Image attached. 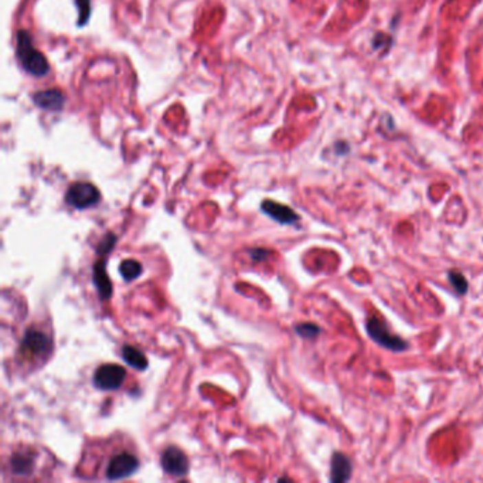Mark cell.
<instances>
[{
	"label": "cell",
	"instance_id": "obj_3",
	"mask_svg": "<svg viewBox=\"0 0 483 483\" xmlns=\"http://www.w3.org/2000/svg\"><path fill=\"white\" fill-rule=\"evenodd\" d=\"M17 58L25 70L34 77H44L50 71V64L37 49L33 47L32 38L26 30L17 32Z\"/></svg>",
	"mask_w": 483,
	"mask_h": 483
},
{
	"label": "cell",
	"instance_id": "obj_16",
	"mask_svg": "<svg viewBox=\"0 0 483 483\" xmlns=\"http://www.w3.org/2000/svg\"><path fill=\"white\" fill-rule=\"evenodd\" d=\"M78 8V26H85L91 17V0H76Z\"/></svg>",
	"mask_w": 483,
	"mask_h": 483
},
{
	"label": "cell",
	"instance_id": "obj_11",
	"mask_svg": "<svg viewBox=\"0 0 483 483\" xmlns=\"http://www.w3.org/2000/svg\"><path fill=\"white\" fill-rule=\"evenodd\" d=\"M352 472L353 467L350 459L341 452L333 453L330 462V480L335 483L348 482L352 478Z\"/></svg>",
	"mask_w": 483,
	"mask_h": 483
},
{
	"label": "cell",
	"instance_id": "obj_14",
	"mask_svg": "<svg viewBox=\"0 0 483 483\" xmlns=\"http://www.w3.org/2000/svg\"><path fill=\"white\" fill-rule=\"evenodd\" d=\"M120 272L125 281H133L142 273V265L135 260H125L121 262Z\"/></svg>",
	"mask_w": 483,
	"mask_h": 483
},
{
	"label": "cell",
	"instance_id": "obj_13",
	"mask_svg": "<svg viewBox=\"0 0 483 483\" xmlns=\"http://www.w3.org/2000/svg\"><path fill=\"white\" fill-rule=\"evenodd\" d=\"M122 357L129 366H132L133 369H136V370H145L148 367L146 356L139 349L129 346V344H126V346L122 348Z\"/></svg>",
	"mask_w": 483,
	"mask_h": 483
},
{
	"label": "cell",
	"instance_id": "obj_9",
	"mask_svg": "<svg viewBox=\"0 0 483 483\" xmlns=\"http://www.w3.org/2000/svg\"><path fill=\"white\" fill-rule=\"evenodd\" d=\"M33 102L41 109L50 111V112H58L65 105V96L60 89L38 91V93L33 96Z\"/></svg>",
	"mask_w": 483,
	"mask_h": 483
},
{
	"label": "cell",
	"instance_id": "obj_15",
	"mask_svg": "<svg viewBox=\"0 0 483 483\" xmlns=\"http://www.w3.org/2000/svg\"><path fill=\"white\" fill-rule=\"evenodd\" d=\"M448 277H449V282L451 285L453 287V289L459 293V295H465L467 291H468V281L467 278L464 277V273L462 272H459V271H451L448 273Z\"/></svg>",
	"mask_w": 483,
	"mask_h": 483
},
{
	"label": "cell",
	"instance_id": "obj_6",
	"mask_svg": "<svg viewBox=\"0 0 483 483\" xmlns=\"http://www.w3.org/2000/svg\"><path fill=\"white\" fill-rule=\"evenodd\" d=\"M38 456L33 448L23 447L20 449H14L9 458V468L10 473L19 478H27L34 473Z\"/></svg>",
	"mask_w": 483,
	"mask_h": 483
},
{
	"label": "cell",
	"instance_id": "obj_8",
	"mask_svg": "<svg viewBox=\"0 0 483 483\" xmlns=\"http://www.w3.org/2000/svg\"><path fill=\"white\" fill-rule=\"evenodd\" d=\"M160 464H162V468L166 473L176 478L186 476L190 468L186 453L177 447L166 448L162 452V456H160Z\"/></svg>",
	"mask_w": 483,
	"mask_h": 483
},
{
	"label": "cell",
	"instance_id": "obj_12",
	"mask_svg": "<svg viewBox=\"0 0 483 483\" xmlns=\"http://www.w3.org/2000/svg\"><path fill=\"white\" fill-rule=\"evenodd\" d=\"M94 282L100 291L102 299H109L112 295V284L106 275L105 260H100L94 267Z\"/></svg>",
	"mask_w": 483,
	"mask_h": 483
},
{
	"label": "cell",
	"instance_id": "obj_10",
	"mask_svg": "<svg viewBox=\"0 0 483 483\" xmlns=\"http://www.w3.org/2000/svg\"><path fill=\"white\" fill-rule=\"evenodd\" d=\"M262 212L281 224H293L299 220V216L288 205L277 203L273 200H265L262 203Z\"/></svg>",
	"mask_w": 483,
	"mask_h": 483
},
{
	"label": "cell",
	"instance_id": "obj_7",
	"mask_svg": "<svg viewBox=\"0 0 483 483\" xmlns=\"http://www.w3.org/2000/svg\"><path fill=\"white\" fill-rule=\"evenodd\" d=\"M126 379V370L120 364H104L94 374V384L102 391H113L122 387Z\"/></svg>",
	"mask_w": 483,
	"mask_h": 483
},
{
	"label": "cell",
	"instance_id": "obj_4",
	"mask_svg": "<svg viewBox=\"0 0 483 483\" xmlns=\"http://www.w3.org/2000/svg\"><path fill=\"white\" fill-rule=\"evenodd\" d=\"M366 329L369 336L377 343L380 346L391 350V352H403L408 349V343L394 335L388 329V326L384 324V320H381L377 316H370L366 322Z\"/></svg>",
	"mask_w": 483,
	"mask_h": 483
},
{
	"label": "cell",
	"instance_id": "obj_2",
	"mask_svg": "<svg viewBox=\"0 0 483 483\" xmlns=\"http://www.w3.org/2000/svg\"><path fill=\"white\" fill-rule=\"evenodd\" d=\"M53 350V336L45 329V325H33L23 336L20 344V356L25 361L44 363Z\"/></svg>",
	"mask_w": 483,
	"mask_h": 483
},
{
	"label": "cell",
	"instance_id": "obj_1",
	"mask_svg": "<svg viewBox=\"0 0 483 483\" xmlns=\"http://www.w3.org/2000/svg\"><path fill=\"white\" fill-rule=\"evenodd\" d=\"M141 467L137 448L128 436L118 435L89 442L77 473L84 479L121 480L132 476Z\"/></svg>",
	"mask_w": 483,
	"mask_h": 483
},
{
	"label": "cell",
	"instance_id": "obj_17",
	"mask_svg": "<svg viewBox=\"0 0 483 483\" xmlns=\"http://www.w3.org/2000/svg\"><path fill=\"white\" fill-rule=\"evenodd\" d=\"M296 332H297L299 336L312 339V337H316L320 333V329L316 325H313V324H302V325L296 326Z\"/></svg>",
	"mask_w": 483,
	"mask_h": 483
},
{
	"label": "cell",
	"instance_id": "obj_5",
	"mask_svg": "<svg viewBox=\"0 0 483 483\" xmlns=\"http://www.w3.org/2000/svg\"><path fill=\"white\" fill-rule=\"evenodd\" d=\"M101 200L100 190L88 181H77L68 188L65 193V201L74 209L84 210L96 205Z\"/></svg>",
	"mask_w": 483,
	"mask_h": 483
}]
</instances>
